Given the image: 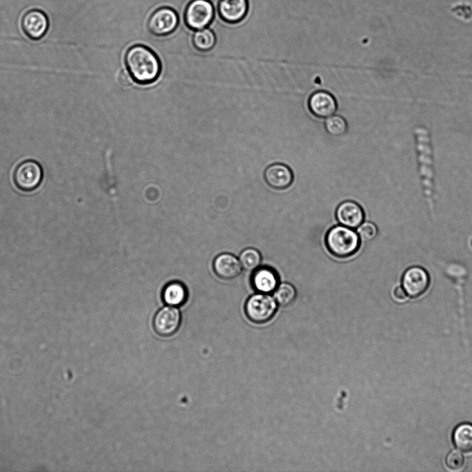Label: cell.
<instances>
[{
	"label": "cell",
	"instance_id": "1",
	"mask_svg": "<svg viewBox=\"0 0 472 472\" xmlns=\"http://www.w3.org/2000/svg\"><path fill=\"white\" fill-rule=\"evenodd\" d=\"M125 63L131 78L139 84L154 82L161 71V64L156 54L141 44L132 46L127 50Z\"/></svg>",
	"mask_w": 472,
	"mask_h": 472
},
{
	"label": "cell",
	"instance_id": "2",
	"mask_svg": "<svg viewBox=\"0 0 472 472\" xmlns=\"http://www.w3.org/2000/svg\"><path fill=\"white\" fill-rule=\"evenodd\" d=\"M417 150L420 164V176L424 196L430 212H435L434 205V171L433 167L430 138L428 130L424 126L415 129Z\"/></svg>",
	"mask_w": 472,
	"mask_h": 472
},
{
	"label": "cell",
	"instance_id": "3",
	"mask_svg": "<svg viewBox=\"0 0 472 472\" xmlns=\"http://www.w3.org/2000/svg\"><path fill=\"white\" fill-rule=\"evenodd\" d=\"M325 244L332 255L347 258L358 250L361 240L353 229L339 225L329 229L325 236Z\"/></svg>",
	"mask_w": 472,
	"mask_h": 472
},
{
	"label": "cell",
	"instance_id": "4",
	"mask_svg": "<svg viewBox=\"0 0 472 472\" xmlns=\"http://www.w3.org/2000/svg\"><path fill=\"white\" fill-rule=\"evenodd\" d=\"M278 303L270 294L257 292L246 300L244 311L253 323L262 324L269 321L276 313Z\"/></svg>",
	"mask_w": 472,
	"mask_h": 472
},
{
	"label": "cell",
	"instance_id": "5",
	"mask_svg": "<svg viewBox=\"0 0 472 472\" xmlns=\"http://www.w3.org/2000/svg\"><path fill=\"white\" fill-rule=\"evenodd\" d=\"M43 178L41 165L33 160L20 162L15 169L12 180L15 185L21 191H31L37 189Z\"/></svg>",
	"mask_w": 472,
	"mask_h": 472
},
{
	"label": "cell",
	"instance_id": "6",
	"mask_svg": "<svg viewBox=\"0 0 472 472\" xmlns=\"http://www.w3.org/2000/svg\"><path fill=\"white\" fill-rule=\"evenodd\" d=\"M401 283L408 297L415 299L428 291L430 285V276L424 267L413 265L403 272Z\"/></svg>",
	"mask_w": 472,
	"mask_h": 472
},
{
	"label": "cell",
	"instance_id": "7",
	"mask_svg": "<svg viewBox=\"0 0 472 472\" xmlns=\"http://www.w3.org/2000/svg\"><path fill=\"white\" fill-rule=\"evenodd\" d=\"M214 14V7L209 0H192L185 9L184 21L188 28L197 30L208 26Z\"/></svg>",
	"mask_w": 472,
	"mask_h": 472
},
{
	"label": "cell",
	"instance_id": "8",
	"mask_svg": "<svg viewBox=\"0 0 472 472\" xmlns=\"http://www.w3.org/2000/svg\"><path fill=\"white\" fill-rule=\"evenodd\" d=\"M178 23L179 17L176 11L169 7H161L150 15L147 27L153 35L165 36L172 33Z\"/></svg>",
	"mask_w": 472,
	"mask_h": 472
},
{
	"label": "cell",
	"instance_id": "9",
	"mask_svg": "<svg viewBox=\"0 0 472 472\" xmlns=\"http://www.w3.org/2000/svg\"><path fill=\"white\" fill-rule=\"evenodd\" d=\"M180 311L173 306H165L160 309L153 319V328L156 333L163 337L173 335L181 325Z\"/></svg>",
	"mask_w": 472,
	"mask_h": 472
},
{
	"label": "cell",
	"instance_id": "10",
	"mask_svg": "<svg viewBox=\"0 0 472 472\" xmlns=\"http://www.w3.org/2000/svg\"><path fill=\"white\" fill-rule=\"evenodd\" d=\"M21 24L23 32L29 39L38 40L46 33L49 22L43 11L32 9L23 15Z\"/></svg>",
	"mask_w": 472,
	"mask_h": 472
},
{
	"label": "cell",
	"instance_id": "11",
	"mask_svg": "<svg viewBox=\"0 0 472 472\" xmlns=\"http://www.w3.org/2000/svg\"><path fill=\"white\" fill-rule=\"evenodd\" d=\"M308 108L315 117L327 118L336 112L337 103L334 97L329 92L318 91L310 95Z\"/></svg>",
	"mask_w": 472,
	"mask_h": 472
},
{
	"label": "cell",
	"instance_id": "12",
	"mask_svg": "<svg viewBox=\"0 0 472 472\" xmlns=\"http://www.w3.org/2000/svg\"><path fill=\"white\" fill-rule=\"evenodd\" d=\"M251 283L257 292L271 294L280 283L279 276L273 267H259L253 270L251 277Z\"/></svg>",
	"mask_w": 472,
	"mask_h": 472
},
{
	"label": "cell",
	"instance_id": "13",
	"mask_svg": "<svg viewBox=\"0 0 472 472\" xmlns=\"http://www.w3.org/2000/svg\"><path fill=\"white\" fill-rule=\"evenodd\" d=\"M336 218L340 225L354 229L363 222L365 214L358 203L352 200H345L337 207Z\"/></svg>",
	"mask_w": 472,
	"mask_h": 472
},
{
	"label": "cell",
	"instance_id": "14",
	"mask_svg": "<svg viewBox=\"0 0 472 472\" xmlns=\"http://www.w3.org/2000/svg\"><path fill=\"white\" fill-rule=\"evenodd\" d=\"M264 178L266 184L271 188L282 190L288 188L292 184L293 174L286 164L274 163L265 169Z\"/></svg>",
	"mask_w": 472,
	"mask_h": 472
},
{
	"label": "cell",
	"instance_id": "15",
	"mask_svg": "<svg viewBox=\"0 0 472 472\" xmlns=\"http://www.w3.org/2000/svg\"><path fill=\"white\" fill-rule=\"evenodd\" d=\"M218 12L221 19L228 23H237L244 19L248 10V0H220Z\"/></svg>",
	"mask_w": 472,
	"mask_h": 472
},
{
	"label": "cell",
	"instance_id": "16",
	"mask_svg": "<svg viewBox=\"0 0 472 472\" xmlns=\"http://www.w3.org/2000/svg\"><path fill=\"white\" fill-rule=\"evenodd\" d=\"M213 270L219 278L224 280H231L240 275L242 267L239 259L234 255L223 253L215 258Z\"/></svg>",
	"mask_w": 472,
	"mask_h": 472
},
{
	"label": "cell",
	"instance_id": "17",
	"mask_svg": "<svg viewBox=\"0 0 472 472\" xmlns=\"http://www.w3.org/2000/svg\"><path fill=\"white\" fill-rule=\"evenodd\" d=\"M188 296L186 287L181 282L172 281L167 283L162 292V299L169 306L179 307L183 305Z\"/></svg>",
	"mask_w": 472,
	"mask_h": 472
},
{
	"label": "cell",
	"instance_id": "18",
	"mask_svg": "<svg viewBox=\"0 0 472 472\" xmlns=\"http://www.w3.org/2000/svg\"><path fill=\"white\" fill-rule=\"evenodd\" d=\"M452 441L455 446L464 453L472 452V424L464 422L456 426Z\"/></svg>",
	"mask_w": 472,
	"mask_h": 472
},
{
	"label": "cell",
	"instance_id": "19",
	"mask_svg": "<svg viewBox=\"0 0 472 472\" xmlns=\"http://www.w3.org/2000/svg\"><path fill=\"white\" fill-rule=\"evenodd\" d=\"M273 293V298L278 305L287 307L294 302L297 296L296 287L289 283H279Z\"/></svg>",
	"mask_w": 472,
	"mask_h": 472
},
{
	"label": "cell",
	"instance_id": "20",
	"mask_svg": "<svg viewBox=\"0 0 472 472\" xmlns=\"http://www.w3.org/2000/svg\"><path fill=\"white\" fill-rule=\"evenodd\" d=\"M192 43L197 50L203 52L208 51L215 45L216 37L210 29L205 28L194 32Z\"/></svg>",
	"mask_w": 472,
	"mask_h": 472
},
{
	"label": "cell",
	"instance_id": "21",
	"mask_svg": "<svg viewBox=\"0 0 472 472\" xmlns=\"http://www.w3.org/2000/svg\"><path fill=\"white\" fill-rule=\"evenodd\" d=\"M239 261L242 268L245 270L253 271L260 267L262 262V256L257 249L249 247L241 252Z\"/></svg>",
	"mask_w": 472,
	"mask_h": 472
},
{
	"label": "cell",
	"instance_id": "22",
	"mask_svg": "<svg viewBox=\"0 0 472 472\" xmlns=\"http://www.w3.org/2000/svg\"><path fill=\"white\" fill-rule=\"evenodd\" d=\"M325 128L329 134L339 136L345 133L347 124L343 117L333 115L326 119Z\"/></svg>",
	"mask_w": 472,
	"mask_h": 472
},
{
	"label": "cell",
	"instance_id": "23",
	"mask_svg": "<svg viewBox=\"0 0 472 472\" xmlns=\"http://www.w3.org/2000/svg\"><path fill=\"white\" fill-rule=\"evenodd\" d=\"M356 233L361 241L369 242L376 238L378 229L376 225L372 222H363L356 229Z\"/></svg>",
	"mask_w": 472,
	"mask_h": 472
},
{
	"label": "cell",
	"instance_id": "24",
	"mask_svg": "<svg viewBox=\"0 0 472 472\" xmlns=\"http://www.w3.org/2000/svg\"><path fill=\"white\" fill-rule=\"evenodd\" d=\"M445 463L446 466L451 471H460L464 466V457L458 451H451L447 454Z\"/></svg>",
	"mask_w": 472,
	"mask_h": 472
},
{
	"label": "cell",
	"instance_id": "25",
	"mask_svg": "<svg viewBox=\"0 0 472 472\" xmlns=\"http://www.w3.org/2000/svg\"><path fill=\"white\" fill-rule=\"evenodd\" d=\"M392 296L399 303L406 302L409 298L401 285H398L393 289Z\"/></svg>",
	"mask_w": 472,
	"mask_h": 472
},
{
	"label": "cell",
	"instance_id": "26",
	"mask_svg": "<svg viewBox=\"0 0 472 472\" xmlns=\"http://www.w3.org/2000/svg\"><path fill=\"white\" fill-rule=\"evenodd\" d=\"M127 77V75L125 74V72H122L121 73V77L120 79H122V83L123 84H129L130 79L129 78H126Z\"/></svg>",
	"mask_w": 472,
	"mask_h": 472
}]
</instances>
